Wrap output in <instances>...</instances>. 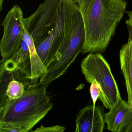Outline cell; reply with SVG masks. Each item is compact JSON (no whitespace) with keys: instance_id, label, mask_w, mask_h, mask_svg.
Wrapping results in <instances>:
<instances>
[{"instance_id":"1","label":"cell","mask_w":132,"mask_h":132,"mask_svg":"<svg viewBox=\"0 0 132 132\" xmlns=\"http://www.w3.org/2000/svg\"><path fill=\"white\" fill-rule=\"evenodd\" d=\"M126 0H78L85 41L82 54L103 53L126 12Z\"/></svg>"},{"instance_id":"2","label":"cell","mask_w":132,"mask_h":132,"mask_svg":"<svg viewBox=\"0 0 132 132\" xmlns=\"http://www.w3.org/2000/svg\"><path fill=\"white\" fill-rule=\"evenodd\" d=\"M47 87L35 84L19 98L0 105V127L10 126L20 132H30L54 106Z\"/></svg>"},{"instance_id":"3","label":"cell","mask_w":132,"mask_h":132,"mask_svg":"<svg viewBox=\"0 0 132 132\" xmlns=\"http://www.w3.org/2000/svg\"><path fill=\"white\" fill-rule=\"evenodd\" d=\"M85 41V26L78 8L70 33L62 43L46 73L40 78L39 83L48 87L53 81L65 74L77 56L82 53Z\"/></svg>"},{"instance_id":"4","label":"cell","mask_w":132,"mask_h":132,"mask_svg":"<svg viewBox=\"0 0 132 132\" xmlns=\"http://www.w3.org/2000/svg\"><path fill=\"white\" fill-rule=\"evenodd\" d=\"M81 68L88 83L95 81L99 84L101 92L98 99L105 107L112 109L122 98L108 62L100 53H89L82 61Z\"/></svg>"},{"instance_id":"5","label":"cell","mask_w":132,"mask_h":132,"mask_svg":"<svg viewBox=\"0 0 132 132\" xmlns=\"http://www.w3.org/2000/svg\"><path fill=\"white\" fill-rule=\"evenodd\" d=\"M78 8L77 4L72 0H61L53 29L46 39L36 48L47 69L62 43L70 33Z\"/></svg>"},{"instance_id":"6","label":"cell","mask_w":132,"mask_h":132,"mask_svg":"<svg viewBox=\"0 0 132 132\" xmlns=\"http://www.w3.org/2000/svg\"><path fill=\"white\" fill-rule=\"evenodd\" d=\"M61 1L45 0L34 14L24 18V27L32 37L36 48L53 29Z\"/></svg>"},{"instance_id":"7","label":"cell","mask_w":132,"mask_h":132,"mask_svg":"<svg viewBox=\"0 0 132 132\" xmlns=\"http://www.w3.org/2000/svg\"><path fill=\"white\" fill-rule=\"evenodd\" d=\"M24 18L21 8L15 4L3 21L4 31L0 44L3 58L10 57L20 48L23 39Z\"/></svg>"},{"instance_id":"8","label":"cell","mask_w":132,"mask_h":132,"mask_svg":"<svg viewBox=\"0 0 132 132\" xmlns=\"http://www.w3.org/2000/svg\"><path fill=\"white\" fill-rule=\"evenodd\" d=\"M35 85L18 68L13 70L5 69L1 62L0 105L19 98L26 91Z\"/></svg>"},{"instance_id":"9","label":"cell","mask_w":132,"mask_h":132,"mask_svg":"<svg viewBox=\"0 0 132 132\" xmlns=\"http://www.w3.org/2000/svg\"><path fill=\"white\" fill-rule=\"evenodd\" d=\"M103 107L88 105L79 110L76 116V132H102L105 126Z\"/></svg>"},{"instance_id":"10","label":"cell","mask_w":132,"mask_h":132,"mask_svg":"<svg viewBox=\"0 0 132 132\" xmlns=\"http://www.w3.org/2000/svg\"><path fill=\"white\" fill-rule=\"evenodd\" d=\"M132 119V107L122 99L105 114V122L112 132H123Z\"/></svg>"},{"instance_id":"11","label":"cell","mask_w":132,"mask_h":132,"mask_svg":"<svg viewBox=\"0 0 132 132\" xmlns=\"http://www.w3.org/2000/svg\"><path fill=\"white\" fill-rule=\"evenodd\" d=\"M120 68L125 78L128 95V103L132 107V31L129 30L126 44L123 45L120 52Z\"/></svg>"},{"instance_id":"12","label":"cell","mask_w":132,"mask_h":132,"mask_svg":"<svg viewBox=\"0 0 132 132\" xmlns=\"http://www.w3.org/2000/svg\"><path fill=\"white\" fill-rule=\"evenodd\" d=\"M9 58L15 62L18 68L25 75L27 78L33 82L30 50L23 39L19 49Z\"/></svg>"},{"instance_id":"13","label":"cell","mask_w":132,"mask_h":132,"mask_svg":"<svg viewBox=\"0 0 132 132\" xmlns=\"http://www.w3.org/2000/svg\"><path fill=\"white\" fill-rule=\"evenodd\" d=\"M91 98L92 100L93 105H95L96 102L101 92V88L99 84L96 81H94L91 83L89 89Z\"/></svg>"},{"instance_id":"14","label":"cell","mask_w":132,"mask_h":132,"mask_svg":"<svg viewBox=\"0 0 132 132\" xmlns=\"http://www.w3.org/2000/svg\"><path fill=\"white\" fill-rule=\"evenodd\" d=\"M65 127L63 126L57 125L52 126L45 127L41 125L38 127L35 130H31L34 132H64L65 130Z\"/></svg>"},{"instance_id":"15","label":"cell","mask_w":132,"mask_h":132,"mask_svg":"<svg viewBox=\"0 0 132 132\" xmlns=\"http://www.w3.org/2000/svg\"><path fill=\"white\" fill-rule=\"evenodd\" d=\"M127 13L128 16V19L126 21V23L127 25L128 29L132 31V11H127Z\"/></svg>"},{"instance_id":"16","label":"cell","mask_w":132,"mask_h":132,"mask_svg":"<svg viewBox=\"0 0 132 132\" xmlns=\"http://www.w3.org/2000/svg\"><path fill=\"white\" fill-rule=\"evenodd\" d=\"M123 132H132V119L129 124L123 130Z\"/></svg>"},{"instance_id":"17","label":"cell","mask_w":132,"mask_h":132,"mask_svg":"<svg viewBox=\"0 0 132 132\" xmlns=\"http://www.w3.org/2000/svg\"><path fill=\"white\" fill-rule=\"evenodd\" d=\"M4 0H0V11H1L3 9V4Z\"/></svg>"},{"instance_id":"18","label":"cell","mask_w":132,"mask_h":132,"mask_svg":"<svg viewBox=\"0 0 132 132\" xmlns=\"http://www.w3.org/2000/svg\"><path fill=\"white\" fill-rule=\"evenodd\" d=\"M72 1H73L75 3H76L77 4L78 3V0H72Z\"/></svg>"}]
</instances>
